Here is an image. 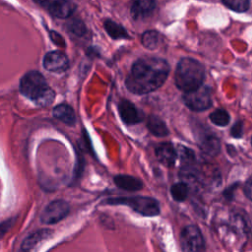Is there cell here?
Masks as SVG:
<instances>
[{
  "mask_svg": "<svg viewBox=\"0 0 252 252\" xmlns=\"http://www.w3.org/2000/svg\"><path fill=\"white\" fill-rule=\"evenodd\" d=\"M147 127L149 131L155 136L164 137L169 133L165 123L157 115H150V117L148 118Z\"/></svg>",
  "mask_w": 252,
  "mask_h": 252,
  "instance_id": "17",
  "label": "cell"
},
{
  "mask_svg": "<svg viewBox=\"0 0 252 252\" xmlns=\"http://www.w3.org/2000/svg\"><path fill=\"white\" fill-rule=\"evenodd\" d=\"M104 29L108 35L112 37L113 39H121V38H129L128 32L126 30L119 24L111 21V20H106L103 23Z\"/></svg>",
  "mask_w": 252,
  "mask_h": 252,
  "instance_id": "18",
  "label": "cell"
},
{
  "mask_svg": "<svg viewBox=\"0 0 252 252\" xmlns=\"http://www.w3.org/2000/svg\"><path fill=\"white\" fill-rule=\"evenodd\" d=\"M114 183L118 188L126 191H138L143 187V182L140 179L126 174L116 175L114 177Z\"/></svg>",
  "mask_w": 252,
  "mask_h": 252,
  "instance_id": "15",
  "label": "cell"
},
{
  "mask_svg": "<svg viewBox=\"0 0 252 252\" xmlns=\"http://www.w3.org/2000/svg\"><path fill=\"white\" fill-rule=\"evenodd\" d=\"M67 27H68V31L77 36H82L87 32V29H86L84 23L78 19H74V20L70 21L68 23Z\"/></svg>",
  "mask_w": 252,
  "mask_h": 252,
  "instance_id": "23",
  "label": "cell"
},
{
  "mask_svg": "<svg viewBox=\"0 0 252 252\" xmlns=\"http://www.w3.org/2000/svg\"><path fill=\"white\" fill-rule=\"evenodd\" d=\"M14 220H15V218H13V219H9V220H4V221L1 223L0 230H1V235H2V236H3V235H4V233L7 231V229L13 225V223H14V221H15Z\"/></svg>",
  "mask_w": 252,
  "mask_h": 252,
  "instance_id": "28",
  "label": "cell"
},
{
  "mask_svg": "<svg viewBox=\"0 0 252 252\" xmlns=\"http://www.w3.org/2000/svg\"><path fill=\"white\" fill-rule=\"evenodd\" d=\"M242 129H243V124L241 121H238L236 122L232 128H231V135L235 138H239L242 136Z\"/></svg>",
  "mask_w": 252,
  "mask_h": 252,
  "instance_id": "25",
  "label": "cell"
},
{
  "mask_svg": "<svg viewBox=\"0 0 252 252\" xmlns=\"http://www.w3.org/2000/svg\"><path fill=\"white\" fill-rule=\"evenodd\" d=\"M189 187L185 182L174 183L170 188V194L172 198L177 202H183L188 197Z\"/></svg>",
  "mask_w": 252,
  "mask_h": 252,
  "instance_id": "20",
  "label": "cell"
},
{
  "mask_svg": "<svg viewBox=\"0 0 252 252\" xmlns=\"http://www.w3.org/2000/svg\"><path fill=\"white\" fill-rule=\"evenodd\" d=\"M243 191L245 196L252 201V175L246 180L244 187H243Z\"/></svg>",
  "mask_w": 252,
  "mask_h": 252,
  "instance_id": "26",
  "label": "cell"
},
{
  "mask_svg": "<svg viewBox=\"0 0 252 252\" xmlns=\"http://www.w3.org/2000/svg\"><path fill=\"white\" fill-rule=\"evenodd\" d=\"M178 155L180 156V159L183 165H191L195 161V154L191 149H188L183 146H179Z\"/></svg>",
  "mask_w": 252,
  "mask_h": 252,
  "instance_id": "24",
  "label": "cell"
},
{
  "mask_svg": "<svg viewBox=\"0 0 252 252\" xmlns=\"http://www.w3.org/2000/svg\"><path fill=\"white\" fill-rule=\"evenodd\" d=\"M155 9V0H134L131 5L130 13L134 20H139L150 16Z\"/></svg>",
  "mask_w": 252,
  "mask_h": 252,
  "instance_id": "11",
  "label": "cell"
},
{
  "mask_svg": "<svg viewBox=\"0 0 252 252\" xmlns=\"http://www.w3.org/2000/svg\"><path fill=\"white\" fill-rule=\"evenodd\" d=\"M183 101L188 108L193 111H203L213 104L211 89L202 85L196 90L186 92L183 94Z\"/></svg>",
  "mask_w": 252,
  "mask_h": 252,
  "instance_id": "5",
  "label": "cell"
},
{
  "mask_svg": "<svg viewBox=\"0 0 252 252\" xmlns=\"http://www.w3.org/2000/svg\"><path fill=\"white\" fill-rule=\"evenodd\" d=\"M51 233H52V231L49 230V229H40V230H37V231L30 234L23 241L21 249L25 250V251H29V250L33 249L38 243H40L41 241L46 239Z\"/></svg>",
  "mask_w": 252,
  "mask_h": 252,
  "instance_id": "16",
  "label": "cell"
},
{
  "mask_svg": "<svg viewBox=\"0 0 252 252\" xmlns=\"http://www.w3.org/2000/svg\"><path fill=\"white\" fill-rule=\"evenodd\" d=\"M118 113L126 125L138 124L144 119L143 112L127 99H121L118 103Z\"/></svg>",
  "mask_w": 252,
  "mask_h": 252,
  "instance_id": "9",
  "label": "cell"
},
{
  "mask_svg": "<svg viewBox=\"0 0 252 252\" xmlns=\"http://www.w3.org/2000/svg\"><path fill=\"white\" fill-rule=\"evenodd\" d=\"M251 144H252V138H251Z\"/></svg>",
  "mask_w": 252,
  "mask_h": 252,
  "instance_id": "30",
  "label": "cell"
},
{
  "mask_svg": "<svg viewBox=\"0 0 252 252\" xmlns=\"http://www.w3.org/2000/svg\"><path fill=\"white\" fill-rule=\"evenodd\" d=\"M205 79V68L198 60L184 57L176 66L174 82L176 87L186 93L198 89L203 85Z\"/></svg>",
  "mask_w": 252,
  "mask_h": 252,
  "instance_id": "3",
  "label": "cell"
},
{
  "mask_svg": "<svg viewBox=\"0 0 252 252\" xmlns=\"http://www.w3.org/2000/svg\"><path fill=\"white\" fill-rule=\"evenodd\" d=\"M159 33L157 31H146L141 36V42L148 49H156L158 45Z\"/></svg>",
  "mask_w": 252,
  "mask_h": 252,
  "instance_id": "19",
  "label": "cell"
},
{
  "mask_svg": "<svg viewBox=\"0 0 252 252\" xmlns=\"http://www.w3.org/2000/svg\"><path fill=\"white\" fill-rule=\"evenodd\" d=\"M34 1L42 6H45L46 4H49V2H50V0H34Z\"/></svg>",
  "mask_w": 252,
  "mask_h": 252,
  "instance_id": "29",
  "label": "cell"
},
{
  "mask_svg": "<svg viewBox=\"0 0 252 252\" xmlns=\"http://www.w3.org/2000/svg\"><path fill=\"white\" fill-rule=\"evenodd\" d=\"M50 38L52 39V41L55 44H57L59 46H64V39L62 38V36L59 33H57L55 32H50Z\"/></svg>",
  "mask_w": 252,
  "mask_h": 252,
  "instance_id": "27",
  "label": "cell"
},
{
  "mask_svg": "<svg viewBox=\"0 0 252 252\" xmlns=\"http://www.w3.org/2000/svg\"><path fill=\"white\" fill-rule=\"evenodd\" d=\"M43 67L45 70L54 73L65 72L69 67V60L67 56L58 50L47 52L42 61Z\"/></svg>",
  "mask_w": 252,
  "mask_h": 252,
  "instance_id": "8",
  "label": "cell"
},
{
  "mask_svg": "<svg viewBox=\"0 0 252 252\" xmlns=\"http://www.w3.org/2000/svg\"><path fill=\"white\" fill-rule=\"evenodd\" d=\"M48 9L52 16L59 19H66L73 14L76 6L69 0H54L49 4Z\"/></svg>",
  "mask_w": 252,
  "mask_h": 252,
  "instance_id": "12",
  "label": "cell"
},
{
  "mask_svg": "<svg viewBox=\"0 0 252 252\" xmlns=\"http://www.w3.org/2000/svg\"><path fill=\"white\" fill-rule=\"evenodd\" d=\"M169 74L166 60L158 57L139 58L132 65L125 85L135 94H145L159 89Z\"/></svg>",
  "mask_w": 252,
  "mask_h": 252,
  "instance_id": "1",
  "label": "cell"
},
{
  "mask_svg": "<svg viewBox=\"0 0 252 252\" xmlns=\"http://www.w3.org/2000/svg\"><path fill=\"white\" fill-rule=\"evenodd\" d=\"M20 92L36 105L47 106L55 98L54 91L38 71L27 72L20 81Z\"/></svg>",
  "mask_w": 252,
  "mask_h": 252,
  "instance_id": "2",
  "label": "cell"
},
{
  "mask_svg": "<svg viewBox=\"0 0 252 252\" xmlns=\"http://www.w3.org/2000/svg\"><path fill=\"white\" fill-rule=\"evenodd\" d=\"M224 6H226L228 9L243 13L249 9V0H221Z\"/></svg>",
  "mask_w": 252,
  "mask_h": 252,
  "instance_id": "22",
  "label": "cell"
},
{
  "mask_svg": "<svg viewBox=\"0 0 252 252\" xmlns=\"http://www.w3.org/2000/svg\"><path fill=\"white\" fill-rule=\"evenodd\" d=\"M70 211L69 204L64 200H55L49 203L40 215V220L45 224H53L63 220Z\"/></svg>",
  "mask_w": 252,
  "mask_h": 252,
  "instance_id": "7",
  "label": "cell"
},
{
  "mask_svg": "<svg viewBox=\"0 0 252 252\" xmlns=\"http://www.w3.org/2000/svg\"><path fill=\"white\" fill-rule=\"evenodd\" d=\"M108 205H125L130 207L136 213L145 217H155L159 214V204L158 200L146 196L116 197L104 201Z\"/></svg>",
  "mask_w": 252,
  "mask_h": 252,
  "instance_id": "4",
  "label": "cell"
},
{
  "mask_svg": "<svg viewBox=\"0 0 252 252\" xmlns=\"http://www.w3.org/2000/svg\"><path fill=\"white\" fill-rule=\"evenodd\" d=\"M201 151L210 157L217 156L220 151V142L218 137L213 134H207L200 140Z\"/></svg>",
  "mask_w": 252,
  "mask_h": 252,
  "instance_id": "14",
  "label": "cell"
},
{
  "mask_svg": "<svg viewBox=\"0 0 252 252\" xmlns=\"http://www.w3.org/2000/svg\"><path fill=\"white\" fill-rule=\"evenodd\" d=\"M53 116L69 126H73L76 123L75 111L67 103H60L56 105L53 108Z\"/></svg>",
  "mask_w": 252,
  "mask_h": 252,
  "instance_id": "13",
  "label": "cell"
},
{
  "mask_svg": "<svg viewBox=\"0 0 252 252\" xmlns=\"http://www.w3.org/2000/svg\"><path fill=\"white\" fill-rule=\"evenodd\" d=\"M156 156L162 164L166 166H172L175 163L178 153L171 143L165 142L159 144L156 148Z\"/></svg>",
  "mask_w": 252,
  "mask_h": 252,
  "instance_id": "10",
  "label": "cell"
},
{
  "mask_svg": "<svg viewBox=\"0 0 252 252\" xmlns=\"http://www.w3.org/2000/svg\"><path fill=\"white\" fill-rule=\"evenodd\" d=\"M210 120L217 126H226L230 121L228 112L224 109H217L210 114Z\"/></svg>",
  "mask_w": 252,
  "mask_h": 252,
  "instance_id": "21",
  "label": "cell"
},
{
  "mask_svg": "<svg viewBox=\"0 0 252 252\" xmlns=\"http://www.w3.org/2000/svg\"><path fill=\"white\" fill-rule=\"evenodd\" d=\"M181 248L185 252H197L205 249V241L198 226L190 224L180 233Z\"/></svg>",
  "mask_w": 252,
  "mask_h": 252,
  "instance_id": "6",
  "label": "cell"
}]
</instances>
